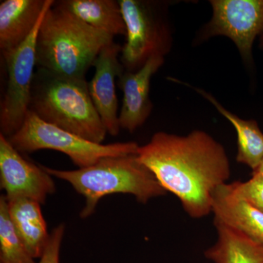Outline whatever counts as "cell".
<instances>
[{"label":"cell","instance_id":"1","mask_svg":"<svg viewBox=\"0 0 263 263\" xmlns=\"http://www.w3.org/2000/svg\"><path fill=\"white\" fill-rule=\"evenodd\" d=\"M137 155L195 219L212 212L213 193L230 176L224 147L202 130L185 136L158 132Z\"/></svg>","mask_w":263,"mask_h":263},{"label":"cell","instance_id":"2","mask_svg":"<svg viewBox=\"0 0 263 263\" xmlns=\"http://www.w3.org/2000/svg\"><path fill=\"white\" fill-rule=\"evenodd\" d=\"M114 39L53 4L38 32L36 65L63 77L86 79L99 53Z\"/></svg>","mask_w":263,"mask_h":263},{"label":"cell","instance_id":"3","mask_svg":"<svg viewBox=\"0 0 263 263\" xmlns=\"http://www.w3.org/2000/svg\"><path fill=\"white\" fill-rule=\"evenodd\" d=\"M29 110L44 122L94 143H103L108 133L86 79L63 77L37 67Z\"/></svg>","mask_w":263,"mask_h":263},{"label":"cell","instance_id":"4","mask_svg":"<svg viewBox=\"0 0 263 263\" xmlns=\"http://www.w3.org/2000/svg\"><path fill=\"white\" fill-rule=\"evenodd\" d=\"M48 174L70 183L85 198L81 218L94 213L99 200L111 194H130L141 203L167 191L137 154L100 159L96 163L75 171H60L43 166Z\"/></svg>","mask_w":263,"mask_h":263},{"label":"cell","instance_id":"5","mask_svg":"<svg viewBox=\"0 0 263 263\" xmlns=\"http://www.w3.org/2000/svg\"><path fill=\"white\" fill-rule=\"evenodd\" d=\"M8 140L19 152L42 149L62 152L79 169L89 167L104 157L134 155L140 147L136 142L103 144L88 141L44 122L29 110L22 127Z\"/></svg>","mask_w":263,"mask_h":263},{"label":"cell","instance_id":"6","mask_svg":"<svg viewBox=\"0 0 263 263\" xmlns=\"http://www.w3.org/2000/svg\"><path fill=\"white\" fill-rule=\"evenodd\" d=\"M126 29L121 62L126 71L136 72L154 56H165L172 46L167 3L119 0Z\"/></svg>","mask_w":263,"mask_h":263},{"label":"cell","instance_id":"7","mask_svg":"<svg viewBox=\"0 0 263 263\" xmlns=\"http://www.w3.org/2000/svg\"><path fill=\"white\" fill-rule=\"evenodd\" d=\"M55 1L51 0L30 35L13 51L3 56L6 65L8 80L0 104L1 134L9 138L22 127L30 105L34 67L36 43L40 27L46 12Z\"/></svg>","mask_w":263,"mask_h":263},{"label":"cell","instance_id":"8","mask_svg":"<svg viewBox=\"0 0 263 263\" xmlns=\"http://www.w3.org/2000/svg\"><path fill=\"white\" fill-rule=\"evenodd\" d=\"M212 17L197 40L226 36L235 43L243 62H252V46L263 34V0H211Z\"/></svg>","mask_w":263,"mask_h":263},{"label":"cell","instance_id":"9","mask_svg":"<svg viewBox=\"0 0 263 263\" xmlns=\"http://www.w3.org/2000/svg\"><path fill=\"white\" fill-rule=\"evenodd\" d=\"M0 184L8 201L27 198L43 204L56 186L43 166L24 159L8 138L0 133Z\"/></svg>","mask_w":263,"mask_h":263},{"label":"cell","instance_id":"10","mask_svg":"<svg viewBox=\"0 0 263 263\" xmlns=\"http://www.w3.org/2000/svg\"><path fill=\"white\" fill-rule=\"evenodd\" d=\"M122 47L113 42L102 49L94 63L95 75L89 83V94L107 133L117 136L120 131L119 103L116 91V79L124 72L119 54Z\"/></svg>","mask_w":263,"mask_h":263},{"label":"cell","instance_id":"11","mask_svg":"<svg viewBox=\"0 0 263 263\" xmlns=\"http://www.w3.org/2000/svg\"><path fill=\"white\" fill-rule=\"evenodd\" d=\"M164 62V57H151L136 72L124 71L119 78L122 90L123 102L119 115L121 129L133 133L141 127L152 113L153 105L150 100V83Z\"/></svg>","mask_w":263,"mask_h":263},{"label":"cell","instance_id":"12","mask_svg":"<svg viewBox=\"0 0 263 263\" xmlns=\"http://www.w3.org/2000/svg\"><path fill=\"white\" fill-rule=\"evenodd\" d=\"M51 0H5L0 4L2 56L18 48L30 35Z\"/></svg>","mask_w":263,"mask_h":263},{"label":"cell","instance_id":"13","mask_svg":"<svg viewBox=\"0 0 263 263\" xmlns=\"http://www.w3.org/2000/svg\"><path fill=\"white\" fill-rule=\"evenodd\" d=\"M212 212L216 220L263 246V212L236 196L228 183L218 186L213 193Z\"/></svg>","mask_w":263,"mask_h":263},{"label":"cell","instance_id":"14","mask_svg":"<svg viewBox=\"0 0 263 263\" xmlns=\"http://www.w3.org/2000/svg\"><path fill=\"white\" fill-rule=\"evenodd\" d=\"M8 204L10 219L18 236L33 258H41L50 238L41 204L27 198L8 200Z\"/></svg>","mask_w":263,"mask_h":263},{"label":"cell","instance_id":"15","mask_svg":"<svg viewBox=\"0 0 263 263\" xmlns=\"http://www.w3.org/2000/svg\"><path fill=\"white\" fill-rule=\"evenodd\" d=\"M54 5L113 37L126 36L127 29L119 1L62 0L55 2Z\"/></svg>","mask_w":263,"mask_h":263},{"label":"cell","instance_id":"16","mask_svg":"<svg viewBox=\"0 0 263 263\" xmlns=\"http://www.w3.org/2000/svg\"><path fill=\"white\" fill-rule=\"evenodd\" d=\"M218 239L205 252L214 263H263V246L239 230L214 219Z\"/></svg>","mask_w":263,"mask_h":263},{"label":"cell","instance_id":"17","mask_svg":"<svg viewBox=\"0 0 263 263\" xmlns=\"http://www.w3.org/2000/svg\"><path fill=\"white\" fill-rule=\"evenodd\" d=\"M173 81L186 85L201 95L233 124L238 138L237 162L249 166L252 171H255L263 160V133L259 129L257 122L254 120H245L231 113L205 90L195 87L181 81H176V79H173Z\"/></svg>","mask_w":263,"mask_h":263},{"label":"cell","instance_id":"18","mask_svg":"<svg viewBox=\"0 0 263 263\" xmlns=\"http://www.w3.org/2000/svg\"><path fill=\"white\" fill-rule=\"evenodd\" d=\"M0 263H36L12 223L5 195L0 197Z\"/></svg>","mask_w":263,"mask_h":263},{"label":"cell","instance_id":"19","mask_svg":"<svg viewBox=\"0 0 263 263\" xmlns=\"http://www.w3.org/2000/svg\"><path fill=\"white\" fill-rule=\"evenodd\" d=\"M236 196L263 212V174H252V179L246 182L229 183Z\"/></svg>","mask_w":263,"mask_h":263},{"label":"cell","instance_id":"20","mask_svg":"<svg viewBox=\"0 0 263 263\" xmlns=\"http://www.w3.org/2000/svg\"><path fill=\"white\" fill-rule=\"evenodd\" d=\"M65 229V226L61 224L52 230L47 247L38 263H60V249Z\"/></svg>","mask_w":263,"mask_h":263},{"label":"cell","instance_id":"21","mask_svg":"<svg viewBox=\"0 0 263 263\" xmlns=\"http://www.w3.org/2000/svg\"><path fill=\"white\" fill-rule=\"evenodd\" d=\"M252 174H263V160L262 162H261L260 164H259V167H257L255 171H252Z\"/></svg>","mask_w":263,"mask_h":263},{"label":"cell","instance_id":"22","mask_svg":"<svg viewBox=\"0 0 263 263\" xmlns=\"http://www.w3.org/2000/svg\"><path fill=\"white\" fill-rule=\"evenodd\" d=\"M259 46L260 49L263 50V34L259 37Z\"/></svg>","mask_w":263,"mask_h":263}]
</instances>
